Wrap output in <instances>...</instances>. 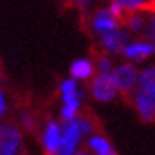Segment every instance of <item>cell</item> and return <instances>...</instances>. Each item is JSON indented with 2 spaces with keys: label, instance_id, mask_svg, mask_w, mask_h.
Instances as JSON below:
<instances>
[{
  "label": "cell",
  "instance_id": "obj_1",
  "mask_svg": "<svg viewBox=\"0 0 155 155\" xmlns=\"http://www.w3.org/2000/svg\"><path fill=\"white\" fill-rule=\"evenodd\" d=\"M112 77H113V80H115L117 91L127 99L129 94L134 91L136 82H138V71H136V68L131 66V64H120L119 68L113 70Z\"/></svg>",
  "mask_w": 155,
  "mask_h": 155
},
{
  "label": "cell",
  "instance_id": "obj_2",
  "mask_svg": "<svg viewBox=\"0 0 155 155\" xmlns=\"http://www.w3.org/2000/svg\"><path fill=\"white\" fill-rule=\"evenodd\" d=\"M61 141H59V148H58V155H71L75 150L78 138H80V126L78 120H64L61 124Z\"/></svg>",
  "mask_w": 155,
  "mask_h": 155
},
{
  "label": "cell",
  "instance_id": "obj_3",
  "mask_svg": "<svg viewBox=\"0 0 155 155\" xmlns=\"http://www.w3.org/2000/svg\"><path fill=\"white\" fill-rule=\"evenodd\" d=\"M91 92L94 96V99H98V101H110V99H113L115 94H117V85H115L113 77L110 73H99L98 77L92 80Z\"/></svg>",
  "mask_w": 155,
  "mask_h": 155
},
{
  "label": "cell",
  "instance_id": "obj_4",
  "mask_svg": "<svg viewBox=\"0 0 155 155\" xmlns=\"http://www.w3.org/2000/svg\"><path fill=\"white\" fill-rule=\"evenodd\" d=\"M21 145V134L14 126L0 124V155H16Z\"/></svg>",
  "mask_w": 155,
  "mask_h": 155
},
{
  "label": "cell",
  "instance_id": "obj_5",
  "mask_svg": "<svg viewBox=\"0 0 155 155\" xmlns=\"http://www.w3.org/2000/svg\"><path fill=\"white\" fill-rule=\"evenodd\" d=\"M119 26H120L119 21L110 14L108 9H99L91 21V28L96 33H101V35H105L108 31H113V30H117Z\"/></svg>",
  "mask_w": 155,
  "mask_h": 155
},
{
  "label": "cell",
  "instance_id": "obj_6",
  "mask_svg": "<svg viewBox=\"0 0 155 155\" xmlns=\"http://www.w3.org/2000/svg\"><path fill=\"white\" fill-rule=\"evenodd\" d=\"M59 141H61V129L56 122H49L44 133V148H45V155H58V148H59Z\"/></svg>",
  "mask_w": 155,
  "mask_h": 155
},
{
  "label": "cell",
  "instance_id": "obj_7",
  "mask_svg": "<svg viewBox=\"0 0 155 155\" xmlns=\"http://www.w3.org/2000/svg\"><path fill=\"white\" fill-rule=\"evenodd\" d=\"M126 40L127 35L124 31L113 30V31H108L101 37V45H103V49L110 51V52H120L126 49Z\"/></svg>",
  "mask_w": 155,
  "mask_h": 155
},
{
  "label": "cell",
  "instance_id": "obj_8",
  "mask_svg": "<svg viewBox=\"0 0 155 155\" xmlns=\"http://www.w3.org/2000/svg\"><path fill=\"white\" fill-rule=\"evenodd\" d=\"M155 52V45L152 42H136V44H129L124 49V54L129 59H134V61H141L145 58L152 56Z\"/></svg>",
  "mask_w": 155,
  "mask_h": 155
},
{
  "label": "cell",
  "instance_id": "obj_9",
  "mask_svg": "<svg viewBox=\"0 0 155 155\" xmlns=\"http://www.w3.org/2000/svg\"><path fill=\"white\" fill-rule=\"evenodd\" d=\"M134 106H136L140 117L145 120V122H155V110L152 108L150 101L145 98V94H143L140 89L136 91V96H134Z\"/></svg>",
  "mask_w": 155,
  "mask_h": 155
},
{
  "label": "cell",
  "instance_id": "obj_10",
  "mask_svg": "<svg viewBox=\"0 0 155 155\" xmlns=\"http://www.w3.org/2000/svg\"><path fill=\"white\" fill-rule=\"evenodd\" d=\"M92 71H94L92 63L91 61H87V59H78V61H75V63L71 64V68H70L71 75H73L75 78H82V80L91 77Z\"/></svg>",
  "mask_w": 155,
  "mask_h": 155
},
{
  "label": "cell",
  "instance_id": "obj_11",
  "mask_svg": "<svg viewBox=\"0 0 155 155\" xmlns=\"http://www.w3.org/2000/svg\"><path fill=\"white\" fill-rule=\"evenodd\" d=\"M61 94H63L64 105H75L78 103V92L75 80H64L61 84Z\"/></svg>",
  "mask_w": 155,
  "mask_h": 155
},
{
  "label": "cell",
  "instance_id": "obj_12",
  "mask_svg": "<svg viewBox=\"0 0 155 155\" xmlns=\"http://www.w3.org/2000/svg\"><path fill=\"white\" fill-rule=\"evenodd\" d=\"M89 145H91V148L96 152L98 155L105 153V152H108L110 150V143L105 140V138H101V136H94V138H91V141H89Z\"/></svg>",
  "mask_w": 155,
  "mask_h": 155
},
{
  "label": "cell",
  "instance_id": "obj_13",
  "mask_svg": "<svg viewBox=\"0 0 155 155\" xmlns=\"http://www.w3.org/2000/svg\"><path fill=\"white\" fill-rule=\"evenodd\" d=\"M112 2L119 4L120 7H124L126 11H131V12L141 11V7L147 4V0H112Z\"/></svg>",
  "mask_w": 155,
  "mask_h": 155
},
{
  "label": "cell",
  "instance_id": "obj_14",
  "mask_svg": "<svg viewBox=\"0 0 155 155\" xmlns=\"http://www.w3.org/2000/svg\"><path fill=\"white\" fill-rule=\"evenodd\" d=\"M140 84H141V87H155V66L141 71Z\"/></svg>",
  "mask_w": 155,
  "mask_h": 155
},
{
  "label": "cell",
  "instance_id": "obj_15",
  "mask_svg": "<svg viewBox=\"0 0 155 155\" xmlns=\"http://www.w3.org/2000/svg\"><path fill=\"white\" fill-rule=\"evenodd\" d=\"M124 26H127V28H131V30H140L141 26H143V19H141L140 16L136 14V12H131V14L127 16V19H126V25Z\"/></svg>",
  "mask_w": 155,
  "mask_h": 155
},
{
  "label": "cell",
  "instance_id": "obj_16",
  "mask_svg": "<svg viewBox=\"0 0 155 155\" xmlns=\"http://www.w3.org/2000/svg\"><path fill=\"white\" fill-rule=\"evenodd\" d=\"M140 91L145 94V98L150 101L152 108L155 110V87H140Z\"/></svg>",
  "mask_w": 155,
  "mask_h": 155
},
{
  "label": "cell",
  "instance_id": "obj_17",
  "mask_svg": "<svg viewBox=\"0 0 155 155\" xmlns=\"http://www.w3.org/2000/svg\"><path fill=\"white\" fill-rule=\"evenodd\" d=\"M98 66L99 70H101V73H108V70H110V59L106 56H101V54H98Z\"/></svg>",
  "mask_w": 155,
  "mask_h": 155
},
{
  "label": "cell",
  "instance_id": "obj_18",
  "mask_svg": "<svg viewBox=\"0 0 155 155\" xmlns=\"http://www.w3.org/2000/svg\"><path fill=\"white\" fill-rule=\"evenodd\" d=\"M73 7H78V9H84V7H87L89 4H91L92 0H68Z\"/></svg>",
  "mask_w": 155,
  "mask_h": 155
},
{
  "label": "cell",
  "instance_id": "obj_19",
  "mask_svg": "<svg viewBox=\"0 0 155 155\" xmlns=\"http://www.w3.org/2000/svg\"><path fill=\"white\" fill-rule=\"evenodd\" d=\"M5 112V101H4V96H2V92H0V115Z\"/></svg>",
  "mask_w": 155,
  "mask_h": 155
},
{
  "label": "cell",
  "instance_id": "obj_20",
  "mask_svg": "<svg viewBox=\"0 0 155 155\" xmlns=\"http://www.w3.org/2000/svg\"><path fill=\"white\" fill-rule=\"evenodd\" d=\"M4 82V70H2V63H0V84Z\"/></svg>",
  "mask_w": 155,
  "mask_h": 155
},
{
  "label": "cell",
  "instance_id": "obj_21",
  "mask_svg": "<svg viewBox=\"0 0 155 155\" xmlns=\"http://www.w3.org/2000/svg\"><path fill=\"white\" fill-rule=\"evenodd\" d=\"M101 155H117V153H115V152H113V148H110V150H108V152H105V153H101Z\"/></svg>",
  "mask_w": 155,
  "mask_h": 155
},
{
  "label": "cell",
  "instance_id": "obj_22",
  "mask_svg": "<svg viewBox=\"0 0 155 155\" xmlns=\"http://www.w3.org/2000/svg\"><path fill=\"white\" fill-rule=\"evenodd\" d=\"M152 30H153V31H155V16H153V18H152Z\"/></svg>",
  "mask_w": 155,
  "mask_h": 155
},
{
  "label": "cell",
  "instance_id": "obj_23",
  "mask_svg": "<svg viewBox=\"0 0 155 155\" xmlns=\"http://www.w3.org/2000/svg\"><path fill=\"white\" fill-rule=\"evenodd\" d=\"M75 155H87V153H84V152H78V153H75Z\"/></svg>",
  "mask_w": 155,
  "mask_h": 155
},
{
  "label": "cell",
  "instance_id": "obj_24",
  "mask_svg": "<svg viewBox=\"0 0 155 155\" xmlns=\"http://www.w3.org/2000/svg\"><path fill=\"white\" fill-rule=\"evenodd\" d=\"M152 2H155V0H152Z\"/></svg>",
  "mask_w": 155,
  "mask_h": 155
}]
</instances>
